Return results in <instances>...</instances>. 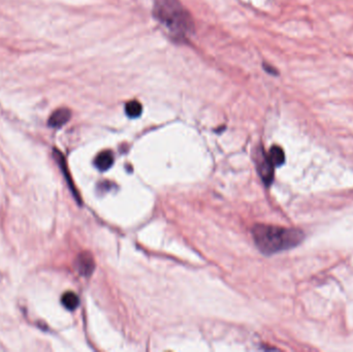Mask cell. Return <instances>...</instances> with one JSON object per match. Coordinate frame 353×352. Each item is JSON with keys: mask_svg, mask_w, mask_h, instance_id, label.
Returning a JSON list of instances; mask_svg holds the SVG:
<instances>
[{"mask_svg": "<svg viewBox=\"0 0 353 352\" xmlns=\"http://www.w3.org/2000/svg\"><path fill=\"white\" fill-rule=\"evenodd\" d=\"M253 240L264 254H274L297 246L304 239L298 230L267 224H256L252 229Z\"/></svg>", "mask_w": 353, "mask_h": 352, "instance_id": "1", "label": "cell"}, {"mask_svg": "<svg viewBox=\"0 0 353 352\" xmlns=\"http://www.w3.org/2000/svg\"><path fill=\"white\" fill-rule=\"evenodd\" d=\"M155 18L178 35L191 34L194 23L186 9L178 0H158L154 8Z\"/></svg>", "mask_w": 353, "mask_h": 352, "instance_id": "2", "label": "cell"}, {"mask_svg": "<svg viewBox=\"0 0 353 352\" xmlns=\"http://www.w3.org/2000/svg\"><path fill=\"white\" fill-rule=\"evenodd\" d=\"M256 165L258 169V173L260 175L261 180L267 186L271 185V183L274 180V165L270 161L268 154L264 152H260L257 155L256 158Z\"/></svg>", "mask_w": 353, "mask_h": 352, "instance_id": "3", "label": "cell"}, {"mask_svg": "<svg viewBox=\"0 0 353 352\" xmlns=\"http://www.w3.org/2000/svg\"><path fill=\"white\" fill-rule=\"evenodd\" d=\"M94 267H95V263L91 254H89L88 252H84L78 256L77 269L81 275L86 277L90 276L94 270Z\"/></svg>", "mask_w": 353, "mask_h": 352, "instance_id": "4", "label": "cell"}, {"mask_svg": "<svg viewBox=\"0 0 353 352\" xmlns=\"http://www.w3.org/2000/svg\"><path fill=\"white\" fill-rule=\"evenodd\" d=\"M71 117V112L66 108H61L56 110L49 118L48 124L50 127L59 128L66 124Z\"/></svg>", "mask_w": 353, "mask_h": 352, "instance_id": "5", "label": "cell"}, {"mask_svg": "<svg viewBox=\"0 0 353 352\" xmlns=\"http://www.w3.org/2000/svg\"><path fill=\"white\" fill-rule=\"evenodd\" d=\"M114 163V155L111 151L109 150H106V151H103L100 152L96 157H95V160H94V164L95 166L102 170V171H106L108 170L109 168L112 167Z\"/></svg>", "mask_w": 353, "mask_h": 352, "instance_id": "6", "label": "cell"}, {"mask_svg": "<svg viewBox=\"0 0 353 352\" xmlns=\"http://www.w3.org/2000/svg\"><path fill=\"white\" fill-rule=\"evenodd\" d=\"M61 303L62 305L66 308L67 310L69 311H73L75 310L79 304H80V299L78 297V295L72 292V291H67L65 292L62 297H61Z\"/></svg>", "mask_w": 353, "mask_h": 352, "instance_id": "7", "label": "cell"}, {"mask_svg": "<svg viewBox=\"0 0 353 352\" xmlns=\"http://www.w3.org/2000/svg\"><path fill=\"white\" fill-rule=\"evenodd\" d=\"M268 157L274 166H280L285 161L284 151L282 150V148H280L278 146H274L271 148V150L268 154Z\"/></svg>", "mask_w": 353, "mask_h": 352, "instance_id": "8", "label": "cell"}, {"mask_svg": "<svg viewBox=\"0 0 353 352\" xmlns=\"http://www.w3.org/2000/svg\"><path fill=\"white\" fill-rule=\"evenodd\" d=\"M125 112H126L127 116H129L130 118H137V117L141 116V114L143 112V107L139 102L132 100L126 105Z\"/></svg>", "mask_w": 353, "mask_h": 352, "instance_id": "9", "label": "cell"}]
</instances>
